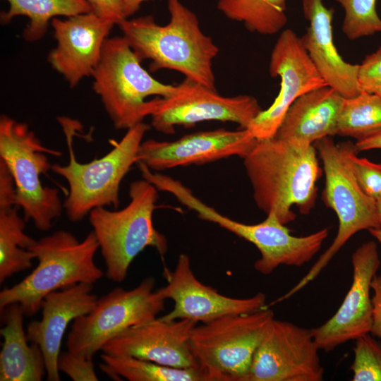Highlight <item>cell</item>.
Masks as SVG:
<instances>
[{
	"instance_id": "cell-20",
	"label": "cell",
	"mask_w": 381,
	"mask_h": 381,
	"mask_svg": "<svg viewBox=\"0 0 381 381\" xmlns=\"http://www.w3.org/2000/svg\"><path fill=\"white\" fill-rule=\"evenodd\" d=\"M92 290L93 284L78 283L49 294L41 306V319L27 326V339L40 347L49 381L60 380L57 362L64 334L71 321L95 307L98 298Z\"/></svg>"
},
{
	"instance_id": "cell-28",
	"label": "cell",
	"mask_w": 381,
	"mask_h": 381,
	"mask_svg": "<svg viewBox=\"0 0 381 381\" xmlns=\"http://www.w3.org/2000/svg\"><path fill=\"white\" fill-rule=\"evenodd\" d=\"M381 131V97L362 91L345 98L339 116L337 135L356 138L370 137Z\"/></svg>"
},
{
	"instance_id": "cell-30",
	"label": "cell",
	"mask_w": 381,
	"mask_h": 381,
	"mask_svg": "<svg viewBox=\"0 0 381 381\" xmlns=\"http://www.w3.org/2000/svg\"><path fill=\"white\" fill-rule=\"evenodd\" d=\"M355 341L351 380L381 381V343L370 334Z\"/></svg>"
},
{
	"instance_id": "cell-26",
	"label": "cell",
	"mask_w": 381,
	"mask_h": 381,
	"mask_svg": "<svg viewBox=\"0 0 381 381\" xmlns=\"http://www.w3.org/2000/svg\"><path fill=\"white\" fill-rule=\"evenodd\" d=\"M100 368L115 380L130 381H207L200 368H179L131 356L101 355Z\"/></svg>"
},
{
	"instance_id": "cell-8",
	"label": "cell",
	"mask_w": 381,
	"mask_h": 381,
	"mask_svg": "<svg viewBox=\"0 0 381 381\" xmlns=\"http://www.w3.org/2000/svg\"><path fill=\"white\" fill-rule=\"evenodd\" d=\"M315 147L325 175L323 199L337 216L338 231L329 247L294 287L277 298L279 302L314 280L353 235L364 229H381L375 200L359 186L339 145L328 136L317 140Z\"/></svg>"
},
{
	"instance_id": "cell-21",
	"label": "cell",
	"mask_w": 381,
	"mask_h": 381,
	"mask_svg": "<svg viewBox=\"0 0 381 381\" xmlns=\"http://www.w3.org/2000/svg\"><path fill=\"white\" fill-rule=\"evenodd\" d=\"M302 9L309 26L301 37L308 56L326 84L344 98H351L362 90L359 86L358 64L345 61L334 42V9L323 0H303Z\"/></svg>"
},
{
	"instance_id": "cell-35",
	"label": "cell",
	"mask_w": 381,
	"mask_h": 381,
	"mask_svg": "<svg viewBox=\"0 0 381 381\" xmlns=\"http://www.w3.org/2000/svg\"><path fill=\"white\" fill-rule=\"evenodd\" d=\"M373 292V322L370 334L381 339V274L375 275L371 283Z\"/></svg>"
},
{
	"instance_id": "cell-2",
	"label": "cell",
	"mask_w": 381,
	"mask_h": 381,
	"mask_svg": "<svg viewBox=\"0 0 381 381\" xmlns=\"http://www.w3.org/2000/svg\"><path fill=\"white\" fill-rule=\"evenodd\" d=\"M170 19L162 25L152 16L119 23L122 36L152 71L169 69L210 89H215L213 60L219 48L200 26L196 14L180 0H167Z\"/></svg>"
},
{
	"instance_id": "cell-10",
	"label": "cell",
	"mask_w": 381,
	"mask_h": 381,
	"mask_svg": "<svg viewBox=\"0 0 381 381\" xmlns=\"http://www.w3.org/2000/svg\"><path fill=\"white\" fill-rule=\"evenodd\" d=\"M170 193L202 220L213 222L253 244L260 253L254 263L256 271L270 274L280 265L300 267L309 262L320 250L328 236L325 228L304 236H296L271 213L260 223L248 224L217 211L195 196L181 181L174 183Z\"/></svg>"
},
{
	"instance_id": "cell-18",
	"label": "cell",
	"mask_w": 381,
	"mask_h": 381,
	"mask_svg": "<svg viewBox=\"0 0 381 381\" xmlns=\"http://www.w3.org/2000/svg\"><path fill=\"white\" fill-rule=\"evenodd\" d=\"M197 322L167 321L155 318L132 326L110 339L103 353L131 356L179 368H198L190 347V337Z\"/></svg>"
},
{
	"instance_id": "cell-12",
	"label": "cell",
	"mask_w": 381,
	"mask_h": 381,
	"mask_svg": "<svg viewBox=\"0 0 381 381\" xmlns=\"http://www.w3.org/2000/svg\"><path fill=\"white\" fill-rule=\"evenodd\" d=\"M262 111L253 96L224 97L215 89L185 78L171 95L155 99L151 125L164 134L175 133L177 126L207 121L232 122L248 128Z\"/></svg>"
},
{
	"instance_id": "cell-7",
	"label": "cell",
	"mask_w": 381,
	"mask_h": 381,
	"mask_svg": "<svg viewBox=\"0 0 381 381\" xmlns=\"http://www.w3.org/2000/svg\"><path fill=\"white\" fill-rule=\"evenodd\" d=\"M46 154L61 155L43 145L25 123L1 116L0 160L13 179L16 205L22 208L25 220H32L42 231L52 228L64 207L59 190L44 186L40 181V176L52 169Z\"/></svg>"
},
{
	"instance_id": "cell-38",
	"label": "cell",
	"mask_w": 381,
	"mask_h": 381,
	"mask_svg": "<svg viewBox=\"0 0 381 381\" xmlns=\"http://www.w3.org/2000/svg\"><path fill=\"white\" fill-rule=\"evenodd\" d=\"M375 207L379 220L381 224V195L375 200Z\"/></svg>"
},
{
	"instance_id": "cell-37",
	"label": "cell",
	"mask_w": 381,
	"mask_h": 381,
	"mask_svg": "<svg viewBox=\"0 0 381 381\" xmlns=\"http://www.w3.org/2000/svg\"><path fill=\"white\" fill-rule=\"evenodd\" d=\"M368 231L370 234L374 236L381 245V229H370Z\"/></svg>"
},
{
	"instance_id": "cell-1",
	"label": "cell",
	"mask_w": 381,
	"mask_h": 381,
	"mask_svg": "<svg viewBox=\"0 0 381 381\" xmlns=\"http://www.w3.org/2000/svg\"><path fill=\"white\" fill-rule=\"evenodd\" d=\"M316 151L313 145L276 137L258 140L243 158L258 207L285 225L296 218L294 207L303 214L310 213L322 174Z\"/></svg>"
},
{
	"instance_id": "cell-31",
	"label": "cell",
	"mask_w": 381,
	"mask_h": 381,
	"mask_svg": "<svg viewBox=\"0 0 381 381\" xmlns=\"http://www.w3.org/2000/svg\"><path fill=\"white\" fill-rule=\"evenodd\" d=\"M339 146L361 188L375 200L381 195V164L358 157L355 144L351 142Z\"/></svg>"
},
{
	"instance_id": "cell-32",
	"label": "cell",
	"mask_w": 381,
	"mask_h": 381,
	"mask_svg": "<svg viewBox=\"0 0 381 381\" xmlns=\"http://www.w3.org/2000/svg\"><path fill=\"white\" fill-rule=\"evenodd\" d=\"M99 17L119 25L136 12L141 4L135 0H86Z\"/></svg>"
},
{
	"instance_id": "cell-25",
	"label": "cell",
	"mask_w": 381,
	"mask_h": 381,
	"mask_svg": "<svg viewBox=\"0 0 381 381\" xmlns=\"http://www.w3.org/2000/svg\"><path fill=\"white\" fill-rule=\"evenodd\" d=\"M8 10L1 14L4 23L17 16H25L29 21L23 31L28 42H35L44 37L54 18L71 17L92 12L86 0H6Z\"/></svg>"
},
{
	"instance_id": "cell-9",
	"label": "cell",
	"mask_w": 381,
	"mask_h": 381,
	"mask_svg": "<svg viewBox=\"0 0 381 381\" xmlns=\"http://www.w3.org/2000/svg\"><path fill=\"white\" fill-rule=\"evenodd\" d=\"M274 318L272 310L265 308L197 324L190 347L207 381H246L255 351Z\"/></svg>"
},
{
	"instance_id": "cell-14",
	"label": "cell",
	"mask_w": 381,
	"mask_h": 381,
	"mask_svg": "<svg viewBox=\"0 0 381 381\" xmlns=\"http://www.w3.org/2000/svg\"><path fill=\"white\" fill-rule=\"evenodd\" d=\"M271 77L280 78L278 95L247 128L258 140L273 138L287 110L301 95L327 85L315 68L301 37L291 29L284 30L272 49L269 62Z\"/></svg>"
},
{
	"instance_id": "cell-5",
	"label": "cell",
	"mask_w": 381,
	"mask_h": 381,
	"mask_svg": "<svg viewBox=\"0 0 381 381\" xmlns=\"http://www.w3.org/2000/svg\"><path fill=\"white\" fill-rule=\"evenodd\" d=\"M68 150L66 165L53 164L52 171L68 183V195L63 207L68 219L76 222L84 219L96 207H118L121 183L131 169L138 162V151L150 126L144 122L128 128L113 149L99 159L80 163L73 147V133L70 123L61 121Z\"/></svg>"
},
{
	"instance_id": "cell-11",
	"label": "cell",
	"mask_w": 381,
	"mask_h": 381,
	"mask_svg": "<svg viewBox=\"0 0 381 381\" xmlns=\"http://www.w3.org/2000/svg\"><path fill=\"white\" fill-rule=\"evenodd\" d=\"M149 277L135 288L116 287L97 299L92 310L73 321L68 334V351L87 359L126 329L157 318L164 300L154 290Z\"/></svg>"
},
{
	"instance_id": "cell-27",
	"label": "cell",
	"mask_w": 381,
	"mask_h": 381,
	"mask_svg": "<svg viewBox=\"0 0 381 381\" xmlns=\"http://www.w3.org/2000/svg\"><path fill=\"white\" fill-rule=\"evenodd\" d=\"M217 7L229 19L263 35L279 32L288 20L286 0H218Z\"/></svg>"
},
{
	"instance_id": "cell-29",
	"label": "cell",
	"mask_w": 381,
	"mask_h": 381,
	"mask_svg": "<svg viewBox=\"0 0 381 381\" xmlns=\"http://www.w3.org/2000/svg\"><path fill=\"white\" fill-rule=\"evenodd\" d=\"M344 10L342 32L355 40L381 33V18L376 11L377 0H334Z\"/></svg>"
},
{
	"instance_id": "cell-13",
	"label": "cell",
	"mask_w": 381,
	"mask_h": 381,
	"mask_svg": "<svg viewBox=\"0 0 381 381\" xmlns=\"http://www.w3.org/2000/svg\"><path fill=\"white\" fill-rule=\"evenodd\" d=\"M311 329L274 319L267 326L246 381H322L324 368Z\"/></svg>"
},
{
	"instance_id": "cell-6",
	"label": "cell",
	"mask_w": 381,
	"mask_h": 381,
	"mask_svg": "<svg viewBox=\"0 0 381 381\" xmlns=\"http://www.w3.org/2000/svg\"><path fill=\"white\" fill-rule=\"evenodd\" d=\"M91 77L93 90L118 130H128L150 116L155 99L147 97H167L176 90V85L154 78L123 36L107 39Z\"/></svg>"
},
{
	"instance_id": "cell-19",
	"label": "cell",
	"mask_w": 381,
	"mask_h": 381,
	"mask_svg": "<svg viewBox=\"0 0 381 381\" xmlns=\"http://www.w3.org/2000/svg\"><path fill=\"white\" fill-rule=\"evenodd\" d=\"M50 25L56 45L49 52L48 61L74 87L91 77L115 24L90 12L64 19L54 18Z\"/></svg>"
},
{
	"instance_id": "cell-34",
	"label": "cell",
	"mask_w": 381,
	"mask_h": 381,
	"mask_svg": "<svg viewBox=\"0 0 381 381\" xmlns=\"http://www.w3.org/2000/svg\"><path fill=\"white\" fill-rule=\"evenodd\" d=\"M358 83L362 91L373 93L381 87V46L359 65Z\"/></svg>"
},
{
	"instance_id": "cell-33",
	"label": "cell",
	"mask_w": 381,
	"mask_h": 381,
	"mask_svg": "<svg viewBox=\"0 0 381 381\" xmlns=\"http://www.w3.org/2000/svg\"><path fill=\"white\" fill-rule=\"evenodd\" d=\"M59 372L66 374L74 381H97L92 359H87L70 351L59 354L58 362Z\"/></svg>"
},
{
	"instance_id": "cell-24",
	"label": "cell",
	"mask_w": 381,
	"mask_h": 381,
	"mask_svg": "<svg viewBox=\"0 0 381 381\" xmlns=\"http://www.w3.org/2000/svg\"><path fill=\"white\" fill-rule=\"evenodd\" d=\"M4 327L0 352L1 381H40L46 373L44 355L35 343L28 344L23 328L25 315L18 303L1 310Z\"/></svg>"
},
{
	"instance_id": "cell-16",
	"label": "cell",
	"mask_w": 381,
	"mask_h": 381,
	"mask_svg": "<svg viewBox=\"0 0 381 381\" xmlns=\"http://www.w3.org/2000/svg\"><path fill=\"white\" fill-rule=\"evenodd\" d=\"M351 263L352 283L340 307L327 322L311 329L320 350L326 352L371 329V283L380 266L377 244L372 241L363 243L353 253Z\"/></svg>"
},
{
	"instance_id": "cell-4",
	"label": "cell",
	"mask_w": 381,
	"mask_h": 381,
	"mask_svg": "<svg viewBox=\"0 0 381 381\" xmlns=\"http://www.w3.org/2000/svg\"><path fill=\"white\" fill-rule=\"evenodd\" d=\"M128 193L131 200L121 210L99 207L89 213L106 265L105 274L119 283L126 279L131 262L145 248H155L162 257L168 250L167 238L152 221L158 189L143 178L130 184Z\"/></svg>"
},
{
	"instance_id": "cell-39",
	"label": "cell",
	"mask_w": 381,
	"mask_h": 381,
	"mask_svg": "<svg viewBox=\"0 0 381 381\" xmlns=\"http://www.w3.org/2000/svg\"><path fill=\"white\" fill-rule=\"evenodd\" d=\"M373 93H375L376 95H377L379 97H381V87L376 89Z\"/></svg>"
},
{
	"instance_id": "cell-17",
	"label": "cell",
	"mask_w": 381,
	"mask_h": 381,
	"mask_svg": "<svg viewBox=\"0 0 381 381\" xmlns=\"http://www.w3.org/2000/svg\"><path fill=\"white\" fill-rule=\"evenodd\" d=\"M258 141L247 128L199 131L173 141L149 139L143 141L140 146L138 162L151 170L163 171L203 164L232 156L243 159Z\"/></svg>"
},
{
	"instance_id": "cell-23",
	"label": "cell",
	"mask_w": 381,
	"mask_h": 381,
	"mask_svg": "<svg viewBox=\"0 0 381 381\" xmlns=\"http://www.w3.org/2000/svg\"><path fill=\"white\" fill-rule=\"evenodd\" d=\"M13 179L0 160V283L30 268L34 253L29 248L35 241L24 231L25 220L18 213Z\"/></svg>"
},
{
	"instance_id": "cell-22",
	"label": "cell",
	"mask_w": 381,
	"mask_h": 381,
	"mask_svg": "<svg viewBox=\"0 0 381 381\" xmlns=\"http://www.w3.org/2000/svg\"><path fill=\"white\" fill-rule=\"evenodd\" d=\"M344 97L325 85L297 98L287 110L274 137L302 145H313L337 135Z\"/></svg>"
},
{
	"instance_id": "cell-36",
	"label": "cell",
	"mask_w": 381,
	"mask_h": 381,
	"mask_svg": "<svg viewBox=\"0 0 381 381\" xmlns=\"http://www.w3.org/2000/svg\"><path fill=\"white\" fill-rule=\"evenodd\" d=\"M355 147L357 152L381 149V131L367 138L357 140Z\"/></svg>"
},
{
	"instance_id": "cell-15",
	"label": "cell",
	"mask_w": 381,
	"mask_h": 381,
	"mask_svg": "<svg viewBox=\"0 0 381 381\" xmlns=\"http://www.w3.org/2000/svg\"><path fill=\"white\" fill-rule=\"evenodd\" d=\"M167 284L156 290L174 308L160 318L167 321L188 319L206 323L227 315L253 313L267 308L263 293L246 298H232L202 283L194 274L189 257L179 255L172 272L166 271Z\"/></svg>"
},
{
	"instance_id": "cell-40",
	"label": "cell",
	"mask_w": 381,
	"mask_h": 381,
	"mask_svg": "<svg viewBox=\"0 0 381 381\" xmlns=\"http://www.w3.org/2000/svg\"><path fill=\"white\" fill-rule=\"evenodd\" d=\"M140 4H142L147 0H137Z\"/></svg>"
},
{
	"instance_id": "cell-3",
	"label": "cell",
	"mask_w": 381,
	"mask_h": 381,
	"mask_svg": "<svg viewBox=\"0 0 381 381\" xmlns=\"http://www.w3.org/2000/svg\"><path fill=\"white\" fill-rule=\"evenodd\" d=\"M98 248L92 231L82 241L65 230L36 240L29 250L38 260L37 266L23 280L0 292V310L18 303L30 317L41 309L49 294L78 283L97 282L104 275L95 262Z\"/></svg>"
}]
</instances>
